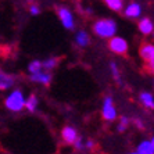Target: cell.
Listing matches in <instances>:
<instances>
[{
    "label": "cell",
    "instance_id": "obj_20",
    "mask_svg": "<svg viewBox=\"0 0 154 154\" xmlns=\"http://www.w3.org/2000/svg\"><path fill=\"white\" fill-rule=\"evenodd\" d=\"M29 11H31V14H32V15H38L40 13V10H39V7H38V6H31Z\"/></svg>",
    "mask_w": 154,
    "mask_h": 154
},
{
    "label": "cell",
    "instance_id": "obj_15",
    "mask_svg": "<svg viewBox=\"0 0 154 154\" xmlns=\"http://www.w3.org/2000/svg\"><path fill=\"white\" fill-rule=\"evenodd\" d=\"M25 107L28 111H35L36 107H38V97L35 94H31L28 99H25Z\"/></svg>",
    "mask_w": 154,
    "mask_h": 154
},
{
    "label": "cell",
    "instance_id": "obj_25",
    "mask_svg": "<svg viewBox=\"0 0 154 154\" xmlns=\"http://www.w3.org/2000/svg\"><path fill=\"white\" fill-rule=\"evenodd\" d=\"M151 144H153V147H154V136H153V139H151Z\"/></svg>",
    "mask_w": 154,
    "mask_h": 154
},
{
    "label": "cell",
    "instance_id": "obj_24",
    "mask_svg": "<svg viewBox=\"0 0 154 154\" xmlns=\"http://www.w3.org/2000/svg\"><path fill=\"white\" fill-rule=\"evenodd\" d=\"M136 124H137V126H139V128H142V126H143V125H142V122H140L139 119H136Z\"/></svg>",
    "mask_w": 154,
    "mask_h": 154
},
{
    "label": "cell",
    "instance_id": "obj_26",
    "mask_svg": "<svg viewBox=\"0 0 154 154\" xmlns=\"http://www.w3.org/2000/svg\"><path fill=\"white\" fill-rule=\"evenodd\" d=\"M153 35H154V31H153Z\"/></svg>",
    "mask_w": 154,
    "mask_h": 154
},
{
    "label": "cell",
    "instance_id": "obj_2",
    "mask_svg": "<svg viewBox=\"0 0 154 154\" xmlns=\"http://www.w3.org/2000/svg\"><path fill=\"white\" fill-rule=\"evenodd\" d=\"M4 106H6L10 111H14V112L21 111L22 108L25 107V99H24V94H22L21 90L11 92V93L6 97Z\"/></svg>",
    "mask_w": 154,
    "mask_h": 154
},
{
    "label": "cell",
    "instance_id": "obj_10",
    "mask_svg": "<svg viewBox=\"0 0 154 154\" xmlns=\"http://www.w3.org/2000/svg\"><path fill=\"white\" fill-rule=\"evenodd\" d=\"M140 57L143 58L144 61H149L154 57V45L153 43H146L140 47Z\"/></svg>",
    "mask_w": 154,
    "mask_h": 154
},
{
    "label": "cell",
    "instance_id": "obj_3",
    "mask_svg": "<svg viewBox=\"0 0 154 154\" xmlns=\"http://www.w3.org/2000/svg\"><path fill=\"white\" fill-rule=\"evenodd\" d=\"M108 47H110V50L117 54H125L128 51V42L124 38H119V36L114 35L112 38H110Z\"/></svg>",
    "mask_w": 154,
    "mask_h": 154
},
{
    "label": "cell",
    "instance_id": "obj_1",
    "mask_svg": "<svg viewBox=\"0 0 154 154\" xmlns=\"http://www.w3.org/2000/svg\"><path fill=\"white\" fill-rule=\"evenodd\" d=\"M93 32L100 38L104 39H110L115 35L117 32V24H115L114 20H110V18H103V20H99V21L94 22L93 25Z\"/></svg>",
    "mask_w": 154,
    "mask_h": 154
},
{
    "label": "cell",
    "instance_id": "obj_5",
    "mask_svg": "<svg viewBox=\"0 0 154 154\" xmlns=\"http://www.w3.org/2000/svg\"><path fill=\"white\" fill-rule=\"evenodd\" d=\"M57 14H58V18H60L61 24L64 25V28L67 29H72L75 26V22H74V15L72 13L65 7H60L57 10Z\"/></svg>",
    "mask_w": 154,
    "mask_h": 154
},
{
    "label": "cell",
    "instance_id": "obj_4",
    "mask_svg": "<svg viewBox=\"0 0 154 154\" xmlns=\"http://www.w3.org/2000/svg\"><path fill=\"white\" fill-rule=\"evenodd\" d=\"M101 115L106 121H114L117 118V110L114 107L111 97H106L103 101V108H101Z\"/></svg>",
    "mask_w": 154,
    "mask_h": 154
},
{
    "label": "cell",
    "instance_id": "obj_16",
    "mask_svg": "<svg viewBox=\"0 0 154 154\" xmlns=\"http://www.w3.org/2000/svg\"><path fill=\"white\" fill-rule=\"evenodd\" d=\"M104 2L112 11H121L124 7V0H104Z\"/></svg>",
    "mask_w": 154,
    "mask_h": 154
},
{
    "label": "cell",
    "instance_id": "obj_11",
    "mask_svg": "<svg viewBox=\"0 0 154 154\" xmlns=\"http://www.w3.org/2000/svg\"><path fill=\"white\" fill-rule=\"evenodd\" d=\"M135 153L136 154H154V147L151 144V140H143L142 143H139Z\"/></svg>",
    "mask_w": 154,
    "mask_h": 154
},
{
    "label": "cell",
    "instance_id": "obj_13",
    "mask_svg": "<svg viewBox=\"0 0 154 154\" xmlns=\"http://www.w3.org/2000/svg\"><path fill=\"white\" fill-rule=\"evenodd\" d=\"M139 99L146 108H149V110H154V96L151 93L143 92V93H140Z\"/></svg>",
    "mask_w": 154,
    "mask_h": 154
},
{
    "label": "cell",
    "instance_id": "obj_7",
    "mask_svg": "<svg viewBox=\"0 0 154 154\" xmlns=\"http://www.w3.org/2000/svg\"><path fill=\"white\" fill-rule=\"evenodd\" d=\"M137 28H139V31L143 35H151L154 31V24L153 21H151L150 18H142L139 21V24H137Z\"/></svg>",
    "mask_w": 154,
    "mask_h": 154
},
{
    "label": "cell",
    "instance_id": "obj_19",
    "mask_svg": "<svg viewBox=\"0 0 154 154\" xmlns=\"http://www.w3.org/2000/svg\"><path fill=\"white\" fill-rule=\"evenodd\" d=\"M43 65V68H46V69H53L56 65H57V58H47V60H45L42 63Z\"/></svg>",
    "mask_w": 154,
    "mask_h": 154
},
{
    "label": "cell",
    "instance_id": "obj_23",
    "mask_svg": "<svg viewBox=\"0 0 154 154\" xmlns=\"http://www.w3.org/2000/svg\"><path fill=\"white\" fill-rule=\"evenodd\" d=\"M125 129H126V125H124L122 122H119V125L117 126V131H118V132H124Z\"/></svg>",
    "mask_w": 154,
    "mask_h": 154
},
{
    "label": "cell",
    "instance_id": "obj_21",
    "mask_svg": "<svg viewBox=\"0 0 154 154\" xmlns=\"http://www.w3.org/2000/svg\"><path fill=\"white\" fill-rule=\"evenodd\" d=\"M147 67H149V71L150 72H154V57L147 61Z\"/></svg>",
    "mask_w": 154,
    "mask_h": 154
},
{
    "label": "cell",
    "instance_id": "obj_12",
    "mask_svg": "<svg viewBox=\"0 0 154 154\" xmlns=\"http://www.w3.org/2000/svg\"><path fill=\"white\" fill-rule=\"evenodd\" d=\"M14 85V78L0 71V90H7Z\"/></svg>",
    "mask_w": 154,
    "mask_h": 154
},
{
    "label": "cell",
    "instance_id": "obj_17",
    "mask_svg": "<svg viewBox=\"0 0 154 154\" xmlns=\"http://www.w3.org/2000/svg\"><path fill=\"white\" fill-rule=\"evenodd\" d=\"M110 68H111V74H112V76H114L115 82H117V83H119V85H121V75H119L118 65L115 64V63H111V64H110Z\"/></svg>",
    "mask_w": 154,
    "mask_h": 154
},
{
    "label": "cell",
    "instance_id": "obj_6",
    "mask_svg": "<svg viewBox=\"0 0 154 154\" xmlns=\"http://www.w3.org/2000/svg\"><path fill=\"white\" fill-rule=\"evenodd\" d=\"M31 81L38 82V83H42V85H49L50 81H51V75L49 74V72H43L42 69H39V71L31 74Z\"/></svg>",
    "mask_w": 154,
    "mask_h": 154
},
{
    "label": "cell",
    "instance_id": "obj_14",
    "mask_svg": "<svg viewBox=\"0 0 154 154\" xmlns=\"http://www.w3.org/2000/svg\"><path fill=\"white\" fill-rule=\"evenodd\" d=\"M75 42L78 46L85 47L90 43V36L88 35V32H85V31H79L75 36Z\"/></svg>",
    "mask_w": 154,
    "mask_h": 154
},
{
    "label": "cell",
    "instance_id": "obj_22",
    "mask_svg": "<svg viewBox=\"0 0 154 154\" xmlns=\"http://www.w3.org/2000/svg\"><path fill=\"white\" fill-rule=\"evenodd\" d=\"M94 143L92 142V140H86L85 142V149H88V150H90V149H93Z\"/></svg>",
    "mask_w": 154,
    "mask_h": 154
},
{
    "label": "cell",
    "instance_id": "obj_8",
    "mask_svg": "<svg viewBox=\"0 0 154 154\" xmlns=\"http://www.w3.org/2000/svg\"><path fill=\"white\" fill-rule=\"evenodd\" d=\"M61 136H63V140H64L65 143L72 144L76 140V137H78V132L72 126H65L63 129V132H61Z\"/></svg>",
    "mask_w": 154,
    "mask_h": 154
},
{
    "label": "cell",
    "instance_id": "obj_9",
    "mask_svg": "<svg viewBox=\"0 0 154 154\" xmlns=\"http://www.w3.org/2000/svg\"><path fill=\"white\" fill-rule=\"evenodd\" d=\"M142 14V7L139 3H131L125 8V15L129 18H137Z\"/></svg>",
    "mask_w": 154,
    "mask_h": 154
},
{
    "label": "cell",
    "instance_id": "obj_18",
    "mask_svg": "<svg viewBox=\"0 0 154 154\" xmlns=\"http://www.w3.org/2000/svg\"><path fill=\"white\" fill-rule=\"evenodd\" d=\"M43 68V65H42V61H39V60H35V61H32L31 64L28 65V71L32 74V72H36V71H39V69H42Z\"/></svg>",
    "mask_w": 154,
    "mask_h": 154
}]
</instances>
